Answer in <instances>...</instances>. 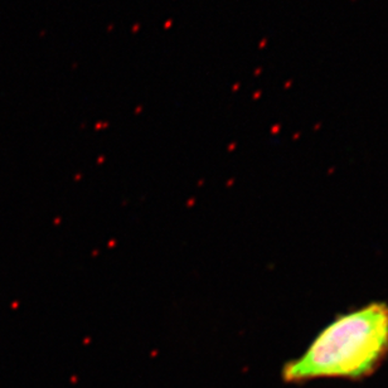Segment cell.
<instances>
[{"label": "cell", "mask_w": 388, "mask_h": 388, "mask_svg": "<svg viewBox=\"0 0 388 388\" xmlns=\"http://www.w3.org/2000/svg\"><path fill=\"white\" fill-rule=\"evenodd\" d=\"M388 354V305L371 303L337 316L300 357L282 367L286 383L319 378L361 379L374 373Z\"/></svg>", "instance_id": "cell-1"}]
</instances>
